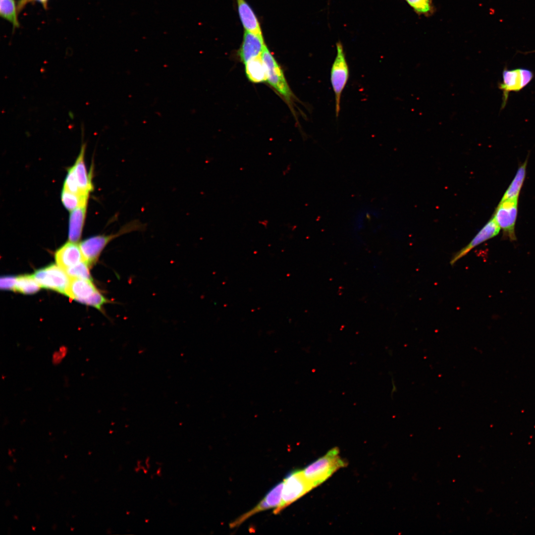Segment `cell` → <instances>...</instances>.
I'll return each mask as SVG.
<instances>
[{
    "label": "cell",
    "instance_id": "cell-3",
    "mask_svg": "<svg viewBox=\"0 0 535 535\" xmlns=\"http://www.w3.org/2000/svg\"><path fill=\"white\" fill-rule=\"evenodd\" d=\"M262 56L266 67L267 81L284 100L294 114V102L297 100L288 85L281 67L267 46L264 49Z\"/></svg>",
    "mask_w": 535,
    "mask_h": 535
},
{
    "label": "cell",
    "instance_id": "cell-14",
    "mask_svg": "<svg viewBox=\"0 0 535 535\" xmlns=\"http://www.w3.org/2000/svg\"><path fill=\"white\" fill-rule=\"evenodd\" d=\"M86 144L83 143L79 154L74 164L72 166L78 186L83 193L86 195L94 189L92 182V173H88L84 161Z\"/></svg>",
    "mask_w": 535,
    "mask_h": 535
},
{
    "label": "cell",
    "instance_id": "cell-29",
    "mask_svg": "<svg viewBox=\"0 0 535 535\" xmlns=\"http://www.w3.org/2000/svg\"><path fill=\"white\" fill-rule=\"evenodd\" d=\"M32 530H33V531H35V529H36V527H34V526H32Z\"/></svg>",
    "mask_w": 535,
    "mask_h": 535
},
{
    "label": "cell",
    "instance_id": "cell-16",
    "mask_svg": "<svg viewBox=\"0 0 535 535\" xmlns=\"http://www.w3.org/2000/svg\"><path fill=\"white\" fill-rule=\"evenodd\" d=\"M87 205L79 207L71 212L68 221V239L72 242H78L82 235L87 212Z\"/></svg>",
    "mask_w": 535,
    "mask_h": 535
},
{
    "label": "cell",
    "instance_id": "cell-7",
    "mask_svg": "<svg viewBox=\"0 0 535 535\" xmlns=\"http://www.w3.org/2000/svg\"><path fill=\"white\" fill-rule=\"evenodd\" d=\"M33 276L41 287L64 294L70 279L66 272L54 264L35 270Z\"/></svg>",
    "mask_w": 535,
    "mask_h": 535
},
{
    "label": "cell",
    "instance_id": "cell-11",
    "mask_svg": "<svg viewBox=\"0 0 535 535\" xmlns=\"http://www.w3.org/2000/svg\"><path fill=\"white\" fill-rule=\"evenodd\" d=\"M266 46L263 36L244 31L238 55L244 64L251 59L261 55Z\"/></svg>",
    "mask_w": 535,
    "mask_h": 535
},
{
    "label": "cell",
    "instance_id": "cell-2",
    "mask_svg": "<svg viewBox=\"0 0 535 535\" xmlns=\"http://www.w3.org/2000/svg\"><path fill=\"white\" fill-rule=\"evenodd\" d=\"M346 465L347 463L339 455L338 448L335 447L307 466L302 472L305 477L314 488Z\"/></svg>",
    "mask_w": 535,
    "mask_h": 535
},
{
    "label": "cell",
    "instance_id": "cell-20",
    "mask_svg": "<svg viewBox=\"0 0 535 535\" xmlns=\"http://www.w3.org/2000/svg\"><path fill=\"white\" fill-rule=\"evenodd\" d=\"M41 287L33 275L25 274L17 277L14 291L32 294L37 292Z\"/></svg>",
    "mask_w": 535,
    "mask_h": 535
},
{
    "label": "cell",
    "instance_id": "cell-30",
    "mask_svg": "<svg viewBox=\"0 0 535 535\" xmlns=\"http://www.w3.org/2000/svg\"><path fill=\"white\" fill-rule=\"evenodd\" d=\"M14 518L15 519H16V520L18 519V518L16 515H14Z\"/></svg>",
    "mask_w": 535,
    "mask_h": 535
},
{
    "label": "cell",
    "instance_id": "cell-25",
    "mask_svg": "<svg viewBox=\"0 0 535 535\" xmlns=\"http://www.w3.org/2000/svg\"><path fill=\"white\" fill-rule=\"evenodd\" d=\"M99 290L83 302V304L93 306L100 311L102 310L104 304L110 303Z\"/></svg>",
    "mask_w": 535,
    "mask_h": 535
},
{
    "label": "cell",
    "instance_id": "cell-9",
    "mask_svg": "<svg viewBox=\"0 0 535 535\" xmlns=\"http://www.w3.org/2000/svg\"><path fill=\"white\" fill-rule=\"evenodd\" d=\"M283 486V482L276 484L254 508L240 516L230 523V528H235L239 526L249 518L257 513L269 509L273 508L275 509L278 507L281 501Z\"/></svg>",
    "mask_w": 535,
    "mask_h": 535
},
{
    "label": "cell",
    "instance_id": "cell-17",
    "mask_svg": "<svg viewBox=\"0 0 535 535\" xmlns=\"http://www.w3.org/2000/svg\"><path fill=\"white\" fill-rule=\"evenodd\" d=\"M244 64L246 75L250 81L254 83L267 81V69L262 54L251 59Z\"/></svg>",
    "mask_w": 535,
    "mask_h": 535
},
{
    "label": "cell",
    "instance_id": "cell-18",
    "mask_svg": "<svg viewBox=\"0 0 535 535\" xmlns=\"http://www.w3.org/2000/svg\"><path fill=\"white\" fill-rule=\"evenodd\" d=\"M527 160L518 168L516 175L504 194L501 201L508 199H518L526 174Z\"/></svg>",
    "mask_w": 535,
    "mask_h": 535
},
{
    "label": "cell",
    "instance_id": "cell-33",
    "mask_svg": "<svg viewBox=\"0 0 535 535\" xmlns=\"http://www.w3.org/2000/svg\"><path fill=\"white\" fill-rule=\"evenodd\" d=\"M67 455H64V457H65V458H67Z\"/></svg>",
    "mask_w": 535,
    "mask_h": 535
},
{
    "label": "cell",
    "instance_id": "cell-23",
    "mask_svg": "<svg viewBox=\"0 0 535 535\" xmlns=\"http://www.w3.org/2000/svg\"><path fill=\"white\" fill-rule=\"evenodd\" d=\"M88 265L84 261H81L65 271L70 277H76L92 280L88 268Z\"/></svg>",
    "mask_w": 535,
    "mask_h": 535
},
{
    "label": "cell",
    "instance_id": "cell-26",
    "mask_svg": "<svg viewBox=\"0 0 535 535\" xmlns=\"http://www.w3.org/2000/svg\"><path fill=\"white\" fill-rule=\"evenodd\" d=\"M17 277L12 275L1 276L0 279V287L2 290L14 291Z\"/></svg>",
    "mask_w": 535,
    "mask_h": 535
},
{
    "label": "cell",
    "instance_id": "cell-6",
    "mask_svg": "<svg viewBox=\"0 0 535 535\" xmlns=\"http://www.w3.org/2000/svg\"><path fill=\"white\" fill-rule=\"evenodd\" d=\"M534 77L533 71L528 68L510 70L505 68L502 72V82L498 84L499 89L503 92L501 109L506 106L509 93L519 92L531 82Z\"/></svg>",
    "mask_w": 535,
    "mask_h": 535
},
{
    "label": "cell",
    "instance_id": "cell-5",
    "mask_svg": "<svg viewBox=\"0 0 535 535\" xmlns=\"http://www.w3.org/2000/svg\"><path fill=\"white\" fill-rule=\"evenodd\" d=\"M336 45L337 54L330 70V82L335 95V114L337 117L342 93L349 77V69L341 42L338 41Z\"/></svg>",
    "mask_w": 535,
    "mask_h": 535
},
{
    "label": "cell",
    "instance_id": "cell-22",
    "mask_svg": "<svg viewBox=\"0 0 535 535\" xmlns=\"http://www.w3.org/2000/svg\"><path fill=\"white\" fill-rule=\"evenodd\" d=\"M419 15L429 16L435 11L432 0H404Z\"/></svg>",
    "mask_w": 535,
    "mask_h": 535
},
{
    "label": "cell",
    "instance_id": "cell-31",
    "mask_svg": "<svg viewBox=\"0 0 535 535\" xmlns=\"http://www.w3.org/2000/svg\"><path fill=\"white\" fill-rule=\"evenodd\" d=\"M13 461H14V463H15L16 462V460L15 459H13Z\"/></svg>",
    "mask_w": 535,
    "mask_h": 535
},
{
    "label": "cell",
    "instance_id": "cell-32",
    "mask_svg": "<svg viewBox=\"0 0 535 535\" xmlns=\"http://www.w3.org/2000/svg\"><path fill=\"white\" fill-rule=\"evenodd\" d=\"M73 530H74V528H71V531H73Z\"/></svg>",
    "mask_w": 535,
    "mask_h": 535
},
{
    "label": "cell",
    "instance_id": "cell-12",
    "mask_svg": "<svg viewBox=\"0 0 535 535\" xmlns=\"http://www.w3.org/2000/svg\"><path fill=\"white\" fill-rule=\"evenodd\" d=\"M55 260L57 265L64 271L84 261L80 246L70 241L55 252Z\"/></svg>",
    "mask_w": 535,
    "mask_h": 535
},
{
    "label": "cell",
    "instance_id": "cell-10",
    "mask_svg": "<svg viewBox=\"0 0 535 535\" xmlns=\"http://www.w3.org/2000/svg\"><path fill=\"white\" fill-rule=\"evenodd\" d=\"M500 230V227L492 216L470 243L453 256L450 262L451 265H453L476 247L496 236Z\"/></svg>",
    "mask_w": 535,
    "mask_h": 535
},
{
    "label": "cell",
    "instance_id": "cell-13",
    "mask_svg": "<svg viewBox=\"0 0 535 535\" xmlns=\"http://www.w3.org/2000/svg\"><path fill=\"white\" fill-rule=\"evenodd\" d=\"M98 290L91 280L70 277L65 295L82 303Z\"/></svg>",
    "mask_w": 535,
    "mask_h": 535
},
{
    "label": "cell",
    "instance_id": "cell-34",
    "mask_svg": "<svg viewBox=\"0 0 535 535\" xmlns=\"http://www.w3.org/2000/svg\"><path fill=\"white\" fill-rule=\"evenodd\" d=\"M91 454V452H89V454L90 455V454Z\"/></svg>",
    "mask_w": 535,
    "mask_h": 535
},
{
    "label": "cell",
    "instance_id": "cell-21",
    "mask_svg": "<svg viewBox=\"0 0 535 535\" xmlns=\"http://www.w3.org/2000/svg\"><path fill=\"white\" fill-rule=\"evenodd\" d=\"M0 15L12 24L13 30L19 27L15 0H0Z\"/></svg>",
    "mask_w": 535,
    "mask_h": 535
},
{
    "label": "cell",
    "instance_id": "cell-1",
    "mask_svg": "<svg viewBox=\"0 0 535 535\" xmlns=\"http://www.w3.org/2000/svg\"><path fill=\"white\" fill-rule=\"evenodd\" d=\"M146 227L145 223L139 219H133L123 225L117 232L109 235H98L87 238L79 245L84 261L89 267L94 265L106 246L112 240L122 235L133 231H142Z\"/></svg>",
    "mask_w": 535,
    "mask_h": 535
},
{
    "label": "cell",
    "instance_id": "cell-28",
    "mask_svg": "<svg viewBox=\"0 0 535 535\" xmlns=\"http://www.w3.org/2000/svg\"><path fill=\"white\" fill-rule=\"evenodd\" d=\"M11 453H12L10 449H8V454L11 457L12 456V454H11Z\"/></svg>",
    "mask_w": 535,
    "mask_h": 535
},
{
    "label": "cell",
    "instance_id": "cell-8",
    "mask_svg": "<svg viewBox=\"0 0 535 535\" xmlns=\"http://www.w3.org/2000/svg\"><path fill=\"white\" fill-rule=\"evenodd\" d=\"M518 200L500 201L493 216L503 232L505 237L510 241L516 239L515 227L517 215Z\"/></svg>",
    "mask_w": 535,
    "mask_h": 535
},
{
    "label": "cell",
    "instance_id": "cell-4",
    "mask_svg": "<svg viewBox=\"0 0 535 535\" xmlns=\"http://www.w3.org/2000/svg\"><path fill=\"white\" fill-rule=\"evenodd\" d=\"M281 501L273 513H279L285 507L299 499L314 487L303 475L302 470L292 472L284 480Z\"/></svg>",
    "mask_w": 535,
    "mask_h": 535
},
{
    "label": "cell",
    "instance_id": "cell-27",
    "mask_svg": "<svg viewBox=\"0 0 535 535\" xmlns=\"http://www.w3.org/2000/svg\"><path fill=\"white\" fill-rule=\"evenodd\" d=\"M30 1L31 0H28ZM41 3L45 9H47L48 7V1L49 0H35Z\"/></svg>",
    "mask_w": 535,
    "mask_h": 535
},
{
    "label": "cell",
    "instance_id": "cell-24",
    "mask_svg": "<svg viewBox=\"0 0 535 535\" xmlns=\"http://www.w3.org/2000/svg\"><path fill=\"white\" fill-rule=\"evenodd\" d=\"M63 189L78 195H88L84 194L81 191L76 179L72 166L70 167L68 169L67 173L63 183Z\"/></svg>",
    "mask_w": 535,
    "mask_h": 535
},
{
    "label": "cell",
    "instance_id": "cell-19",
    "mask_svg": "<svg viewBox=\"0 0 535 535\" xmlns=\"http://www.w3.org/2000/svg\"><path fill=\"white\" fill-rule=\"evenodd\" d=\"M88 196L78 195L62 189L61 200L65 208L71 212L79 207L87 205Z\"/></svg>",
    "mask_w": 535,
    "mask_h": 535
},
{
    "label": "cell",
    "instance_id": "cell-15",
    "mask_svg": "<svg viewBox=\"0 0 535 535\" xmlns=\"http://www.w3.org/2000/svg\"><path fill=\"white\" fill-rule=\"evenodd\" d=\"M239 16L245 31L263 36L259 21L245 0H236Z\"/></svg>",
    "mask_w": 535,
    "mask_h": 535
}]
</instances>
